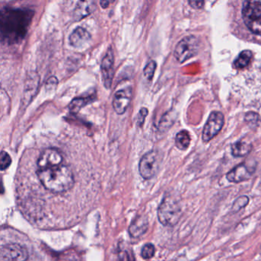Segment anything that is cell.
I'll return each mask as SVG.
<instances>
[{
  "mask_svg": "<svg viewBox=\"0 0 261 261\" xmlns=\"http://www.w3.org/2000/svg\"><path fill=\"white\" fill-rule=\"evenodd\" d=\"M33 13L21 9L5 8L1 12V36L2 40L14 43L27 35Z\"/></svg>",
  "mask_w": 261,
  "mask_h": 261,
  "instance_id": "6da1fadb",
  "label": "cell"
},
{
  "mask_svg": "<svg viewBox=\"0 0 261 261\" xmlns=\"http://www.w3.org/2000/svg\"><path fill=\"white\" fill-rule=\"evenodd\" d=\"M37 175L44 187L55 193L67 192L74 185L72 171L64 163L59 166L38 169Z\"/></svg>",
  "mask_w": 261,
  "mask_h": 261,
  "instance_id": "7a4b0ae2",
  "label": "cell"
},
{
  "mask_svg": "<svg viewBox=\"0 0 261 261\" xmlns=\"http://www.w3.org/2000/svg\"><path fill=\"white\" fill-rule=\"evenodd\" d=\"M181 210L176 200L166 197L159 207V221L164 226H174L181 218Z\"/></svg>",
  "mask_w": 261,
  "mask_h": 261,
  "instance_id": "3957f363",
  "label": "cell"
},
{
  "mask_svg": "<svg viewBox=\"0 0 261 261\" xmlns=\"http://www.w3.org/2000/svg\"><path fill=\"white\" fill-rule=\"evenodd\" d=\"M243 19L247 28L261 36V1H247L243 4Z\"/></svg>",
  "mask_w": 261,
  "mask_h": 261,
  "instance_id": "277c9868",
  "label": "cell"
},
{
  "mask_svg": "<svg viewBox=\"0 0 261 261\" xmlns=\"http://www.w3.org/2000/svg\"><path fill=\"white\" fill-rule=\"evenodd\" d=\"M199 39L195 36L183 38L175 48L174 56L180 63H183L198 54L199 51Z\"/></svg>",
  "mask_w": 261,
  "mask_h": 261,
  "instance_id": "5b68a950",
  "label": "cell"
},
{
  "mask_svg": "<svg viewBox=\"0 0 261 261\" xmlns=\"http://www.w3.org/2000/svg\"><path fill=\"white\" fill-rule=\"evenodd\" d=\"M160 168V155L156 151H149L143 155L139 163V172L144 179L155 176Z\"/></svg>",
  "mask_w": 261,
  "mask_h": 261,
  "instance_id": "8992f818",
  "label": "cell"
},
{
  "mask_svg": "<svg viewBox=\"0 0 261 261\" xmlns=\"http://www.w3.org/2000/svg\"><path fill=\"white\" fill-rule=\"evenodd\" d=\"M224 117L222 113L213 111L209 116L207 123L204 125L202 132V140L204 142L210 141L216 137L224 126Z\"/></svg>",
  "mask_w": 261,
  "mask_h": 261,
  "instance_id": "52a82bcc",
  "label": "cell"
},
{
  "mask_svg": "<svg viewBox=\"0 0 261 261\" xmlns=\"http://www.w3.org/2000/svg\"><path fill=\"white\" fill-rule=\"evenodd\" d=\"M64 163V158L59 149L47 148L42 151L37 161L38 169L59 166Z\"/></svg>",
  "mask_w": 261,
  "mask_h": 261,
  "instance_id": "ba28073f",
  "label": "cell"
},
{
  "mask_svg": "<svg viewBox=\"0 0 261 261\" xmlns=\"http://www.w3.org/2000/svg\"><path fill=\"white\" fill-rule=\"evenodd\" d=\"M1 257L4 261H27L28 250L20 244H6L1 248Z\"/></svg>",
  "mask_w": 261,
  "mask_h": 261,
  "instance_id": "9c48e42d",
  "label": "cell"
},
{
  "mask_svg": "<svg viewBox=\"0 0 261 261\" xmlns=\"http://www.w3.org/2000/svg\"><path fill=\"white\" fill-rule=\"evenodd\" d=\"M132 99V88L130 87L119 90L113 99V108L119 115L125 114L130 105Z\"/></svg>",
  "mask_w": 261,
  "mask_h": 261,
  "instance_id": "30bf717a",
  "label": "cell"
},
{
  "mask_svg": "<svg viewBox=\"0 0 261 261\" xmlns=\"http://www.w3.org/2000/svg\"><path fill=\"white\" fill-rule=\"evenodd\" d=\"M114 58L112 48H110L107 51L101 62V73L103 85L108 89L111 88L114 77Z\"/></svg>",
  "mask_w": 261,
  "mask_h": 261,
  "instance_id": "8fae6325",
  "label": "cell"
},
{
  "mask_svg": "<svg viewBox=\"0 0 261 261\" xmlns=\"http://www.w3.org/2000/svg\"><path fill=\"white\" fill-rule=\"evenodd\" d=\"M254 166L244 163L238 165L227 174V178L230 182L239 183L248 180L254 172Z\"/></svg>",
  "mask_w": 261,
  "mask_h": 261,
  "instance_id": "7c38bea8",
  "label": "cell"
},
{
  "mask_svg": "<svg viewBox=\"0 0 261 261\" xmlns=\"http://www.w3.org/2000/svg\"><path fill=\"white\" fill-rule=\"evenodd\" d=\"M39 86V77L36 73H31L29 74L25 84L23 100L25 105H28L32 101L36 95Z\"/></svg>",
  "mask_w": 261,
  "mask_h": 261,
  "instance_id": "4fadbf2b",
  "label": "cell"
},
{
  "mask_svg": "<svg viewBox=\"0 0 261 261\" xmlns=\"http://www.w3.org/2000/svg\"><path fill=\"white\" fill-rule=\"evenodd\" d=\"M91 36L83 27H77L69 36V42L74 48H82L91 41Z\"/></svg>",
  "mask_w": 261,
  "mask_h": 261,
  "instance_id": "5bb4252c",
  "label": "cell"
},
{
  "mask_svg": "<svg viewBox=\"0 0 261 261\" xmlns=\"http://www.w3.org/2000/svg\"><path fill=\"white\" fill-rule=\"evenodd\" d=\"M95 3L93 1H80L76 5L74 10V18L76 21L81 20L94 12Z\"/></svg>",
  "mask_w": 261,
  "mask_h": 261,
  "instance_id": "9a60e30c",
  "label": "cell"
},
{
  "mask_svg": "<svg viewBox=\"0 0 261 261\" xmlns=\"http://www.w3.org/2000/svg\"><path fill=\"white\" fill-rule=\"evenodd\" d=\"M147 224L148 222L146 218H142V217L137 218L129 227V231L131 236L139 237L140 235L143 234L147 229Z\"/></svg>",
  "mask_w": 261,
  "mask_h": 261,
  "instance_id": "2e32d148",
  "label": "cell"
},
{
  "mask_svg": "<svg viewBox=\"0 0 261 261\" xmlns=\"http://www.w3.org/2000/svg\"><path fill=\"white\" fill-rule=\"evenodd\" d=\"M252 146L247 142L239 141L232 145L231 151L233 156L243 157L250 153Z\"/></svg>",
  "mask_w": 261,
  "mask_h": 261,
  "instance_id": "e0dca14e",
  "label": "cell"
},
{
  "mask_svg": "<svg viewBox=\"0 0 261 261\" xmlns=\"http://www.w3.org/2000/svg\"><path fill=\"white\" fill-rule=\"evenodd\" d=\"M191 143L190 134L187 130H181L175 137V146L181 150L188 149Z\"/></svg>",
  "mask_w": 261,
  "mask_h": 261,
  "instance_id": "ac0fdd59",
  "label": "cell"
},
{
  "mask_svg": "<svg viewBox=\"0 0 261 261\" xmlns=\"http://www.w3.org/2000/svg\"><path fill=\"white\" fill-rule=\"evenodd\" d=\"M253 58V54L251 51L249 50H245L243 51L242 53H240L238 59H235L233 62V66L237 69H242V68H246L248 66Z\"/></svg>",
  "mask_w": 261,
  "mask_h": 261,
  "instance_id": "d6986e66",
  "label": "cell"
},
{
  "mask_svg": "<svg viewBox=\"0 0 261 261\" xmlns=\"http://www.w3.org/2000/svg\"><path fill=\"white\" fill-rule=\"evenodd\" d=\"M91 97H77L74 99L69 105V110L71 114H77L82 108H85L88 103H91Z\"/></svg>",
  "mask_w": 261,
  "mask_h": 261,
  "instance_id": "ffe728a7",
  "label": "cell"
},
{
  "mask_svg": "<svg viewBox=\"0 0 261 261\" xmlns=\"http://www.w3.org/2000/svg\"><path fill=\"white\" fill-rule=\"evenodd\" d=\"M155 69H156V63L154 61H151L150 62H149L146 65L144 70H143V74H144L145 77L147 80H152L154 74H155Z\"/></svg>",
  "mask_w": 261,
  "mask_h": 261,
  "instance_id": "44dd1931",
  "label": "cell"
},
{
  "mask_svg": "<svg viewBox=\"0 0 261 261\" xmlns=\"http://www.w3.org/2000/svg\"><path fill=\"white\" fill-rule=\"evenodd\" d=\"M155 253V247L152 244H147L142 249L141 256L143 259H151Z\"/></svg>",
  "mask_w": 261,
  "mask_h": 261,
  "instance_id": "7402d4cb",
  "label": "cell"
},
{
  "mask_svg": "<svg viewBox=\"0 0 261 261\" xmlns=\"http://www.w3.org/2000/svg\"><path fill=\"white\" fill-rule=\"evenodd\" d=\"M0 162H1L0 166H1V169H2L3 171L10 167L12 163V159L10 155H9L8 152H5V151H2L1 155H0Z\"/></svg>",
  "mask_w": 261,
  "mask_h": 261,
  "instance_id": "603a6c76",
  "label": "cell"
},
{
  "mask_svg": "<svg viewBox=\"0 0 261 261\" xmlns=\"http://www.w3.org/2000/svg\"><path fill=\"white\" fill-rule=\"evenodd\" d=\"M249 202V198L247 196H241L234 201L233 204V209L235 212L241 210L242 207H245Z\"/></svg>",
  "mask_w": 261,
  "mask_h": 261,
  "instance_id": "cb8c5ba5",
  "label": "cell"
},
{
  "mask_svg": "<svg viewBox=\"0 0 261 261\" xmlns=\"http://www.w3.org/2000/svg\"><path fill=\"white\" fill-rule=\"evenodd\" d=\"M169 115V113H167L166 115L163 116V118H162L161 121H160V128L161 129H165L166 128H169L171 125L172 124V117Z\"/></svg>",
  "mask_w": 261,
  "mask_h": 261,
  "instance_id": "d4e9b609",
  "label": "cell"
},
{
  "mask_svg": "<svg viewBox=\"0 0 261 261\" xmlns=\"http://www.w3.org/2000/svg\"><path fill=\"white\" fill-rule=\"evenodd\" d=\"M148 113L149 112H148V110L146 108H143L140 109L138 116H137V125L139 126H143V123H144L145 119L147 117Z\"/></svg>",
  "mask_w": 261,
  "mask_h": 261,
  "instance_id": "484cf974",
  "label": "cell"
},
{
  "mask_svg": "<svg viewBox=\"0 0 261 261\" xmlns=\"http://www.w3.org/2000/svg\"><path fill=\"white\" fill-rule=\"evenodd\" d=\"M189 4L192 8L199 10L204 7V1H189Z\"/></svg>",
  "mask_w": 261,
  "mask_h": 261,
  "instance_id": "4316f807",
  "label": "cell"
},
{
  "mask_svg": "<svg viewBox=\"0 0 261 261\" xmlns=\"http://www.w3.org/2000/svg\"><path fill=\"white\" fill-rule=\"evenodd\" d=\"M58 84V80L56 77H51V79H48V82L46 83V88H48L49 87V89H51V88H55V86H56Z\"/></svg>",
  "mask_w": 261,
  "mask_h": 261,
  "instance_id": "83f0119b",
  "label": "cell"
},
{
  "mask_svg": "<svg viewBox=\"0 0 261 261\" xmlns=\"http://www.w3.org/2000/svg\"><path fill=\"white\" fill-rule=\"evenodd\" d=\"M111 4V2H108V1H101L100 2V5H101V7H103V8H107V7H108V5Z\"/></svg>",
  "mask_w": 261,
  "mask_h": 261,
  "instance_id": "f1b7e54d",
  "label": "cell"
}]
</instances>
